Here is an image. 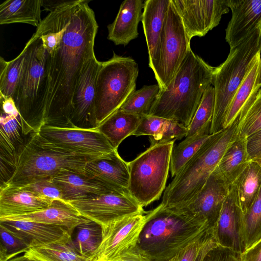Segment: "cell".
<instances>
[{
  "instance_id": "cell-1",
  "label": "cell",
  "mask_w": 261,
  "mask_h": 261,
  "mask_svg": "<svg viewBox=\"0 0 261 261\" xmlns=\"http://www.w3.org/2000/svg\"><path fill=\"white\" fill-rule=\"evenodd\" d=\"M89 2L79 0L59 45L49 54L46 125L74 127L71 122L72 97L84 65L95 56V38L98 28Z\"/></svg>"
},
{
  "instance_id": "cell-2",
  "label": "cell",
  "mask_w": 261,
  "mask_h": 261,
  "mask_svg": "<svg viewBox=\"0 0 261 261\" xmlns=\"http://www.w3.org/2000/svg\"><path fill=\"white\" fill-rule=\"evenodd\" d=\"M146 221L136 247L151 261H169L211 228L203 218L187 208L161 204L146 212Z\"/></svg>"
},
{
  "instance_id": "cell-3",
  "label": "cell",
  "mask_w": 261,
  "mask_h": 261,
  "mask_svg": "<svg viewBox=\"0 0 261 261\" xmlns=\"http://www.w3.org/2000/svg\"><path fill=\"white\" fill-rule=\"evenodd\" d=\"M215 68L190 48L170 83L160 90L150 115L174 120L188 128L205 91L212 85Z\"/></svg>"
},
{
  "instance_id": "cell-4",
  "label": "cell",
  "mask_w": 261,
  "mask_h": 261,
  "mask_svg": "<svg viewBox=\"0 0 261 261\" xmlns=\"http://www.w3.org/2000/svg\"><path fill=\"white\" fill-rule=\"evenodd\" d=\"M22 73L12 97L21 118L22 134L38 132L46 123L50 57L35 32L24 47Z\"/></svg>"
},
{
  "instance_id": "cell-5",
  "label": "cell",
  "mask_w": 261,
  "mask_h": 261,
  "mask_svg": "<svg viewBox=\"0 0 261 261\" xmlns=\"http://www.w3.org/2000/svg\"><path fill=\"white\" fill-rule=\"evenodd\" d=\"M238 123L237 119L224 130L211 135L166 188L162 205L182 208L195 199L227 148L237 138Z\"/></svg>"
},
{
  "instance_id": "cell-6",
  "label": "cell",
  "mask_w": 261,
  "mask_h": 261,
  "mask_svg": "<svg viewBox=\"0 0 261 261\" xmlns=\"http://www.w3.org/2000/svg\"><path fill=\"white\" fill-rule=\"evenodd\" d=\"M27 136L18 150L15 168L11 177L1 186L21 187L42 178L53 177L64 171L86 176V163L98 158L60 150L45 142L38 132H32Z\"/></svg>"
},
{
  "instance_id": "cell-7",
  "label": "cell",
  "mask_w": 261,
  "mask_h": 261,
  "mask_svg": "<svg viewBox=\"0 0 261 261\" xmlns=\"http://www.w3.org/2000/svg\"><path fill=\"white\" fill-rule=\"evenodd\" d=\"M260 27L241 44L230 49L225 61L215 68L212 81L215 92V107L211 134L224 129L225 118L230 102L244 79L250 63L260 51Z\"/></svg>"
},
{
  "instance_id": "cell-8",
  "label": "cell",
  "mask_w": 261,
  "mask_h": 261,
  "mask_svg": "<svg viewBox=\"0 0 261 261\" xmlns=\"http://www.w3.org/2000/svg\"><path fill=\"white\" fill-rule=\"evenodd\" d=\"M138 65L130 57L113 53L101 62L96 81L95 114L97 127L120 109L136 90Z\"/></svg>"
},
{
  "instance_id": "cell-9",
  "label": "cell",
  "mask_w": 261,
  "mask_h": 261,
  "mask_svg": "<svg viewBox=\"0 0 261 261\" xmlns=\"http://www.w3.org/2000/svg\"><path fill=\"white\" fill-rule=\"evenodd\" d=\"M174 142L151 145L128 163V191L143 207L159 199L166 189Z\"/></svg>"
},
{
  "instance_id": "cell-10",
  "label": "cell",
  "mask_w": 261,
  "mask_h": 261,
  "mask_svg": "<svg viewBox=\"0 0 261 261\" xmlns=\"http://www.w3.org/2000/svg\"><path fill=\"white\" fill-rule=\"evenodd\" d=\"M190 40L172 0L162 32L158 60L153 71L160 90L170 83L185 59Z\"/></svg>"
},
{
  "instance_id": "cell-11",
  "label": "cell",
  "mask_w": 261,
  "mask_h": 261,
  "mask_svg": "<svg viewBox=\"0 0 261 261\" xmlns=\"http://www.w3.org/2000/svg\"><path fill=\"white\" fill-rule=\"evenodd\" d=\"M38 132L48 144L69 153L99 157L116 150L97 127L83 128L45 124Z\"/></svg>"
},
{
  "instance_id": "cell-12",
  "label": "cell",
  "mask_w": 261,
  "mask_h": 261,
  "mask_svg": "<svg viewBox=\"0 0 261 261\" xmlns=\"http://www.w3.org/2000/svg\"><path fill=\"white\" fill-rule=\"evenodd\" d=\"M68 202L82 216L98 223L102 228L116 220L145 212L129 193L108 192Z\"/></svg>"
},
{
  "instance_id": "cell-13",
  "label": "cell",
  "mask_w": 261,
  "mask_h": 261,
  "mask_svg": "<svg viewBox=\"0 0 261 261\" xmlns=\"http://www.w3.org/2000/svg\"><path fill=\"white\" fill-rule=\"evenodd\" d=\"M145 213L124 217L102 228L101 242L88 258L90 261H113L135 248L146 221Z\"/></svg>"
},
{
  "instance_id": "cell-14",
  "label": "cell",
  "mask_w": 261,
  "mask_h": 261,
  "mask_svg": "<svg viewBox=\"0 0 261 261\" xmlns=\"http://www.w3.org/2000/svg\"><path fill=\"white\" fill-rule=\"evenodd\" d=\"M189 40L204 36L220 23L229 8L227 0H172Z\"/></svg>"
},
{
  "instance_id": "cell-15",
  "label": "cell",
  "mask_w": 261,
  "mask_h": 261,
  "mask_svg": "<svg viewBox=\"0 0 261 261\" xmlns=\"http://www.w3.org/2000/svg\"><path fill=\"white\" fill-rule=\"evenodd\" d=\"M101 62L94 56L83 67L72 100L71 122L74 127H97L95 105V89Z\"/></svg>"
},
{
  "instance_id": "cell-16",
  "label": "cell",
  "mask_w": 261,
  "mask_h": 261,
  "mask_svg": "<svg viewBox=\"0 0 261 261\" xmlns=\"http://www.w3.org/2000/svg\"><path fill=\"white\" fill-rule=\"evenodd\" d=\"M85 172L86 177L112 192L129 193L128 164L120 157L117 149L88 162Z\"/></svg>"
},
{
  "instance_id": "cell-17",
  "label": "cell",
  "mask_w": 261,
  "mask_h": 261,
  "mask_svg": "<svg viewBox=\"0 0 261 261\" xmlns=\"http://www.w3.org/2000/svg\"><path fill=\"white\" fill-rule=\"evenodd\" d=\"M227 1L232 15L225 30V40L232 49L261 27V0Z\"/></svg>"
},
{
  "instance_id": "cell-18",
  "label": "cell",
  "mask_w": 261,
  "mask_h": 261,
  "mask_svg": "<svg viewBox=\"0 0 261 261\" xmlns=\"http://www.w3.org/2000/svg\"><path fill=\"white\" fill-rule=\"evenodd\" d=\"M229 187L215 169L195 199L186 208L205 219L213 229L229 193Z\"/></svg>"
},
{
  "instance_id": "cell-19",
  "label": "cell",
  "mask_w": 261,
  "mask_h": 261,
  "mask_svg": "<svg viewBox=\"0 0 261 261\" xmlns=\"http://www.w3.org/2000/svg\"><path fill=\"white\" fill-rule=\"evenodd\" d=\"M242 217V213L230 186L213 233L219 245L239 254L245 250L241 233Z\"/></svg>"
},
{
  "instance_id": "cell-20",
  "label": "cell",
  "mask_w": 261,
  "mask_h": 261,
  "mask_svg": "<svg viewBox=\"0 0 261 261\" xmlns=\"http://www.w3.org/2000/svg\"><path fill=\"white\" fill-rule=\"evenodd\" d=\"M0 224L24 241L30 248L71 241L69 231L59 226L26 221H2Z\"/></svg>"
},
{
  "instance_id": "cell-21",
  "label": "cell",
  "mask_w": 261,
  "mask_h": 261,
  "mask_svg": "<svg viewBox=\"0 0 261 261\" xmlns=\"http://www.w3.org/2000/svg\"><path fill=\"white\" fill-rule=\"evenodd\" d=\"M54 200L20 187L4 185L0 188V218L42 211Z\"/></svg>"
},
{
  "instance_id": "cell-22",
  "label": "cell",
  "mask_w": 261,
  "mask_h": 261,
  "mask_svg": "<svg viewBox=\"0 0 261 261\" xmlns=\"http://www.w3.org/2000/svg\"><path fill=\"white\" fill-rule=\"evenodd\" d=\"M261 89V54L259 51L249 64L241 84L228 108L224 128L243 115L252 104Z\"/></svg>"
},
{
  "instance_id": "cell-23",
  "label": "cell",
  "mask_w": 261,
  "mask_h": 261,
  "mask_svg": "<svg viewBox=\"0 0 261 261\" xmlns=\"http://www.w3.org/2000/svg\"><path fill=\"white\" fill-rule=\"evenodd\" d=\"M170 2L144 1L141 21L147 46L148 65L153 71L158 60L161 36Z\"/></svg>"
},
{
  "instance_id": "cell-24",
  "label": "cell",
  "mask_w": 261,
  "mask_h": 261,
  "mask_svg": "<svg viewBox=\"0 0 261 261\" xmlns=\"http://www.w3.org/2000/svg\"><path fill=\"white\" fill-rule=\"evenodd\" d=\"M2 221H26L59 226L66 228L72 235L77 226L90 220L82 216L68 202L58 199L42 211L0 218Z\"/></svg>"
},
{
  "instance_id": "cell-25",
  "label": "cell",
  "mask_w": 261,
  "mask_h": 261,
  "mask_svg": "<svg viewBox=\"0 0 261 261\" xmlns=\"http://www.w3.org/2000/svg\"><path fill=\"white\" fill-rule=\"evenodd\" d=\"M144 1L125 0L120 5L114 21L107 26L108 39L115 45L126 46L139 35Z\"/></svg>"
},
{
  "instance_id": "cell-26",
  "label": "cell",
  "mask_w": 261,
  "mask_h": 261,
  "mask_svg": "<svg viewBox=\"0 0 261 261\" xmlns=\"http://www.w3.org/2000/svg\"><path fill=\"white\" fill-rule=\"evenodd\" d=\"M52 179L61 189L63 200L67 202L114 192L85 175L71 171L61 172Z\"/></svg>"
},
{
  "instance_id": "cell-27",
  "label": "cell",
  "mask_w": 261,
  "mask_h": 261,
  "mask_svg": "<svg viewBox=\"0 0 261 261\" xmlns=\"http://www.w3.org/2000/svg\"><path fill=\"white\" fill-rule=\"evenodd\" d=\"M187 133L188 128L174 120L148 115L141 117L133 135L148 136L151 145H155L180 140L186 137Z\"/></svg>"
},
{
  "instance_id": "cell-28",
  "label": "cell",
  "mask_w": 261,
  "mask_h": 261,
  "mask_svg": "<svg viewBox=\"0 0 261 261\" xmlns=\"http://www.w3.org/2000/svg\"><path fill=\"white\" fill-rule=\"evenodd\" d=\"M239 207L244 215L255 200L261 187V165L251 160L230 185Z\"/></svg>"
},
{
  "instance_id": "cell-29",
  "label": "cell",
  "mask_w": 261,
  "mask_h": 261,
  "mask_svg": "<svg viewBox=\"0 0 261 261\" xmlns=\"http://www.w3.org/2000/svg\"><path fill=\"white\" fill-rule=\"evenodd\" d=\"M42 0H7L0 5V24L24 23L37 27L42 22Z\"/></svg>"
},
{
  "instance_id": "cell-30",
  "label": "cell",
  "mask_w": 261,
  "mask_h": 261,
  "mask_svg": "<svg viewBox=\"0 0 261 261\" xmlns=\"http://www.w3.org/2000/svg\"><path fill=\"white\" fill-rule=\"evenodd\" d=\"M250 161L246 139L237 137L227 148L215 169L230 186Z\"/></svg>"
},
{
  "instance_id": "cell-31",
  "label": "cell",
  "mask_w": 261,
  "mask_h": 261,
  "mask_svg": "<svg viewBox=\"0 0 261 261\" xmlns=\"http://www.w3.org/2000/svg\"><path fill=\"white\" fill-rule=\"evenodd\" d=\"M140 119L141 117L136 115L119 109L97 128L113 147L117 149L122 141L133 135L139 124Z\"/></svg>"
},
{
  "instance_id": "cell-32",
  "label": "cell",
  "mask_w": 261,
  "mask_h": 261,
  "mask_svg": "<svg viewBox=\"0 0 261 261\" xmlns=\"http://www.w3.org/2000/svg\"><path fill=\"white\" fill-rule=\"evenodd\" d=\"M23 254L38 261H90L88 257L78 253L71 241L68 243L32 247Z\"/></svg>"
},
{
  "instance_id": "cell-33",
  "label": "cell",
  "mask_w": 261,
  "mask_h": 261,
  "mask_svg": "<svg viewBox=\"0 0 261 261\" xmlns=\"http://www.w3.org/2000/svg\"><path fill=\"white\" fill-rule=\"evenodd\" d=\"M102 238V227L90 220L75 228L71 235V243L79 253L89 258L99 247Z\"/></svg>"
},
{
  "instance_id": "cell-34",
  "label": "cell",
  "mask_w": 261,
  "mask_h": 261,
  "mask_svg": "<svg viewBox=\"0 0 261 261\" xmlns=\"http://www.w3.org/2000/svg\"><path fill=\"white\" fill-rule=\"evenodd\" d=\"M26 50L12 60L7 61L0 57V94L12 98L20 80L24 68Z\"/></svg>"
},
{
  "instance_id": "cell-35",
  "label": "cell",
  "mask_w": 261,
  "mask_h": 261,
  "mask_svg": "<svg viewBox=\"0 0 261 261\" xmlns=\"http://www.w3.org/2000/svg\"><path fill=\"white\" fill-rule=\"evenodd\" d=\"M215 92L210 86L205 91L199 106L188 128L186 137L195 134L211 135V129L214 112Z\"/></svg>"
},
{
  "instance_id": "cell-36",
  "label": "cell",
  "mask_w": 261,
  "mask_h": 261,
  "mask_svg": "<svg viewBox=\"0 0 261 261\" xmlns=\"http://www.w3.org/2000/svg\"><path fill=\"white\" fill-rule=\"evenodd\" d=\"M211 135L195 134L185 137L177 145L173 146L170 165V172L172 177L195 154Z\"/></svg>"
},
{
  "instance_id": "cell-37",
  "label": "cell",
  "mask_w": 261,
  "mask_h": 261,
  "mask_svg": "<svg viewBox=\"0 0 261 261\" xmlns=\"http://www.w3.org/2000/svg\"><path fill=\"white\" fill-rule=\"evenodd\" d=\"M160 92L158 84L145 85L135 90L120 109L140 117L150 115Z\"/></svg>"
},
{
  "instance_id": "cell-38",
  "label": "cell",
  "mask_w": 261,
  "mask_h": 261,
  "mask_svg": "<svg viewBox=\"0 0 261 261\" xmlns=\"http://www.w3.org/2000/svg\"><path fill=\"white\" fill-rule=\"evenodd\" d=\"M241 233L245 250L261 239V187L251 206L242 215Z\"/></svg>"
},
{
  "instance_id": "cell-39",
  "label": "cell",
  "mask_w": 261,
  "mask_h": 261,
  "mask_svg": "<svg viewBox=\"0 0 261 261\" xmlns=\"http://www.w3.org/2000/svg\"><path fill=\"white\" fill-rule=\"evenodd\" d=\"M218 245L213 229H211L201 238L181 250L169 261H203L208 251Z\"/></svg>"
},
{
  "instance_id": "cell-40",
  "label": "cell",
  "mask_w": 261,
  "mask_h": 261,
  "mask_svg": "<svg viewBox=\"0 0 261 261\" xmlns=\"http://www.w3.org/2000/svg\"><path fill=\"white\" fill-rule=\"evenodd\" d=\"M261 130V89L250 107L239 119L237 138L247 139Z\"/></svg>"
},
{
  "instance_id": "cell-41",
  "label": "cell",
  "mask_w": 261,
  "mask_h": 261,
  "mask_svg": "<svg viewBox=\"0 0 261 261\" xmlns=\"http://www.w3.org/2000/svg\"><path fill=\"white\" fill-rule=\"evenodd\" d=\"M0 238V261H8L24 253L30 248L24 241L9 232L1 224Z\"/></svg>"
},
{
  "instance_id": "cell-42",
  "label": "cell",
  "mask_w": 261,
  "mask_h": 261,
  "mask_svg": "<svg viewBox=\"0 0 261 261\" xmlns=\"http://www.w3.org/2000/svg\"><path fill=\"white\" fill-rule=\"evenodd\" d=\"M20 187L34 192L53 200H64L62 191L59 187L53 181L52 177L42 178Z\"/></svg>"
},
{
  "instance_id": "cell-43",
  "label": "cell",
  "mask_w": 261,
  "mask_h": 261,
  "mask_svg": "<svg viewBox=\"0 0 261 261\" xmlns=\"http://www.w3.org/2000/svg\"><path fill=\"white\" fill-rule=\"evenodd\" d=\"M246 145L250 161L261 159V130L246 139Z\"/></svg>"
},
{
  "instance_id": "cell-44",
  "label": "cell",
  "mask_w": 261,
  "mask_h": 261,
  "mask_svg": "<svg viewBox=\"0 0 261 261\" xmlns=\"http://www.w3.org/2000/svg\"><path fill=\"white\" fill-rule=\"evenodd\" d=\"M232 251L219 245L210 250L204 256L203 261H229Z\"/></svg>"
},
{
  "instance_id": "cell-45",
  "label": "cell",
  "mask_w": 261,
  "mask_h": 261,
  "mask_svg": "<svg viewBox=\"0 0 261 261\" xmlns=\"http://www.w3.org/2000/svg\"><path fill=\"white\" fill-rule=\"evenodd\" d=\"M240 261H261V239L240 254Z\"/></svg>"
},
{
  "instance_id": "cell-46",
  "label": "cell",
  "mask_w": 261,
  "mask_h": 261,
  "mask_svg": "<svg viewBox=\"0 0 261 261\" xmlns=\"http://www.w3.org/2000/svg\"><path fill=\"white\" fill-rule=\"evenodd\" d=\"M113 261H151L136 247Z\"/></svg>"
},
{
  "instance_id": "cell-47",
  "label": "cell",
  "mask_w": 261,
  "mask_h": 261,
  "mask_svg": "<svg viewBox=\"0 0 261 261\" xmlns=\"http://www.w3.org/2000/svg\"><path fill=\"white\" fill-rule=\"evenodd\" d=\"M8 261H31V260L23 254L21 255L17 256Z\"/></svg>"
},
{
  "instance_id": "cell-48",
  "label": "cell",
  "mask_w": 261,
  "mask_h": 261,
  "mask_svg": "<svg viewBox=\"0 0 261 261\" xmlns=\"http://www.w3.org/2000/svg\"><path fill=\"white\" fill-rule=\"evenodd\" d=\"M229 261H240V254L232 251L229 256Z\"/></svg>"
},
{
  "instance_id": "cell-49",
  "label": "cell",
  "mask_w": 261,
  "mask_h": 261,
  "mask_svg": "<svg viewBox=\"0 0 261 261\" xmlns=\"http://www.w3.org/2000/svg\"><path fill=\"white\" fill-rule=\"evenodd\" d=\"M261 165V159L255 160Z\"/></svg>"
},
{
  "instance_id": "cell-50",
  "label": "cell",
  "mask_w": 261,
  "mask_h": 261,
  "mask_svg": "<svg viewBox=\"0 0 261 261\" xmlns=\"http://www.w3.org/2000/svg\"><path fill=\"white\" fill-rule=\"evenodd\" d=\"M260 54H261V27H260Z\"/></svg>"
},
{
  "instance_id": "cell-51",
  "label": "cell",
  "mask_w": 261,
  "mask_h": 261,
  "mask_svg": "<svg viewBox=\"0 0 261 261\" xmlns=\"http://www.w3.org/2000/svg\"><path fill=\"white\" fill-rule=\"evenodd\" d=\"M30 259H31V261H38V260H36L35 259H33V258H30Z\"/></svg>"
}]
</instances>
